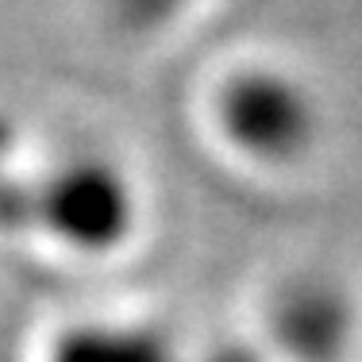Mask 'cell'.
Segmentation results:
<instances>
[{
    "label": "cell",
    "mask_w": 362,
    "mask_h": 362,
    "mask_svg": "<svg viewBox=\"0 0 362 362\" xmlns=\"http://www.w3.org/2000/svg\"><path fill=\"white\" fill-rule=\"evenodd\" d=\"M220 124L235 143L251 151H289L305 143L313 105L293 74L266 62L239 66L220 85Z\"/></svg>",
    "instance_id": "6da1fadb"
},
{
    "label": "cell",
    "mask_w": 362,
    "mask_h": 362,
    "mask_svg": "<svg viewBox=\"0 0 362 362\" xmlns=\"http://www.w3.org/2000/svg\"><path fill=\"white\" fill-rule=\"evenodd\" d=\"M201 0H105L108 16L124 31H162L170 23H177L181 16H189Z\"/></svg>",
    "instance_id": "7a4b0ae2"
}]
</instances>
